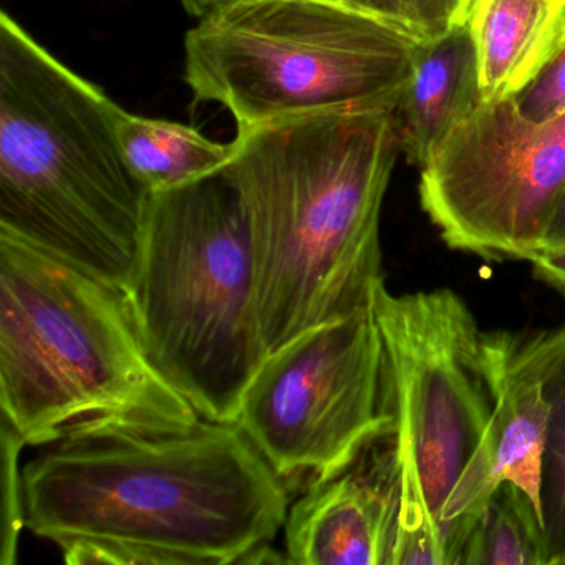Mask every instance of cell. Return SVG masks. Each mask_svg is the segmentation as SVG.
<instances>
[{
	"mask_svg": "<svg viewBox=\"0 0 565 565\" xmlns=\"http://www.w3.org/2000/svg\"><path fill=\"white\" fill-rule=\"evenodd\" d=\"M224 174L243 204L266 352L373 307L380 220L399 150L393 110L294 115L237 131Z\"/></svg>",
	"mask_w": 565,
	"mask_h": 565,
	"instance_id": "7a4b0ae2",
	"label": "cell"
},
{
	"mask_svg": "<svg viewBox=\"0 0 565 565\" xmlns=\"http://www.w3.org/2000/svg\"><path fill=\"white\" fill-rule=\"evenodd\" d=\"M458 565H551L542 512L531 495L504 482L469 532Z\"/></svg>",
	"mask_w": 565,
	"mask_h": 565,
	"instance_id": "2e32d148",
	"label": "cell"
},
{
	"mask_svg": "<svg viewBox=\"0 0 565 565\" xmlns=\"http://www.w3.org/2000/svg\"><path fill=\"white\" fill-rule=\"evenodd\" d=\"M22 481L25 525L68 565L276 562L290 504L241 426L204 418L75 429L42 446Z\"/></svg>",
	"mask_w": 565,
	"mask_h": 565,
	"instance_id": "6da1fadb",
	"label": "cell"
},
{
	"mask_svg": "<svg viewBox=\"0 0 565 565\" xmlns=\"http://www.w3.org/2000/svg\"><path fill=\"white\" fill-rule=\"evenodd\" d=\"M25 446L24 439L8 423L2 422V565L15 562L19 534L25 525L24 481L22 469L19 468V456Z\"/></svg>",
	"mask_w": 565,
	"mask_h": 565,
	"instance_id": "ac0fdd59",
	"label": "cell"
},
{
	"mask_svg": "<svg viewBox=\"0 0 565 565\" xmlns=\"http://www.w3.org/2000/svg\"><path fill=\"white\" fill-rule=\"evenodd\" d=\"M115 102L0 14V230L127 289L150 193Z\"/></svg>",
	"mask_w": 565,
	"mask_h": 565,
	"instance_id": "277c9868",
	"label": "cell"
},
{
	"mask_svg": "<svg viewBox=\"0 0 565 565\" xmlns=\"http://www.w3.org/2000/svg\"><path fill=\"white\" fill-rule=\"evenodd\" d=\"M565 190V111L522 117L514 98L481 102L422 167L419 201L451 249L525 260Z\"/></svg>",
	"mask_w": 565,
	"mask_h": 565,
	"instance_id": "9c48e42d",
	"label": "cell"
},
{
	"mask_svg": "<svg viewBox=\"0 0 565 565\" xmlns=\"http://www.w3.org/2000/svg\"><path fill=\"white\" fill-rule=\"evenodd\" d=\"M557 246H565V190L558 198L557 204H555L554 213H552L551 221H548L547 230H545L539 249Z\"/></svg>",
	"mask_w": 565,
	"mask_h": 565,
	"instance_id": "7402d4cb",
	"label": "cell"
},
{
	"mask_svg": "<svg viewBox=\"0 0 565 565\" xmlns=\"http://www.w3.org/2000/svg\"><path fill=\"white\" fill-rule=\"evenodd\" d=\"M236 423L287 484L333 478L390 438L388 366L373 307L267 353Z\"/></svg>",
	"mask_w": 565,
	"mask_h": 565,
	"instance_id": "ba28073f",
	"label": "cell"
},
{
	"mask_svg": "<svg viewBox=\"0 0 565 565\" xmlns=\"http://www.w3.org/2000/svg\"><path fill=\"white\" fill-rule=\"evenodd\" d=\"M148 355L211 422H236L267 352L243 204L224 171L151 193L127 289Z\"/></svg>",
	"mask_w": 565,
	"mask_h": 565,
	"instance_id": "5b68a950",
	"label": "cell"
},
{
	"mask_svg": "<svg viewBox=\"0 0 565 565\" xmlns=\"http://www.w3.org/2000/svg\"><path fill=\"white\" fill-rule=\"evenodd\" d=\"M180 2L188 14L201 19L210 12L223 8V6L231 4L234 0H180ZM333 2L352 6V8L360 9V11L372 12V14L382 15V18L392 19V21L402 22V24L412 28L402 0H333Z\"/></svg>",
	"mask_w": 565,
	"mask_h": 565,
	"instance_id": "ffe728a7",
	"label": "cell"
},
{
	"mask_svg": "<svg viewBox=\"0 0 565 565\" xmlns=\"http://www.w3.org/2000/svg\"><path fill=\"white\" fill-rule=\"evenodd\" d=\"M472 0H402L409 25L425 41L468 24Z\"/></svg>",
	"mask_w": 565,
	"mask_h": 565,
	"instance_id": "d6986e66",
	"label": "cell"
},
{
	"mask_svg": "<svg viewBox=\"0 0 565 565\" xmlns=\"http://www.w3.org/2000/svg\"><path fill=\"white\" fill-rule=\"evenodd\" d=\"M359 465V462H356ZM352 468L312 482L289 504L286 558L299 565H390L398 492L385 468Z\"/></svg>",
	"mask_w": 565,
	"mask_h": 565,
	"instance_id": "8fae6325",
	"label": "cell"
},
{
	"mask_svg": "<svg viewBox=\"0 0 565 565\" xmlns=\"http://www.w3.org/2000/svg\"><path fill=\"white\" fill-rule=\"evenodd\" d=\"M518 355L542 382L548 403L542 459L541 511L551 565L565 555V323L525 339L515 337Z\"/></svg>",
	"mask_w": 565,
	"mask_h": 565,
	"instance_id": "9a60e30c",
	"label": "cell"
},
{
	"mask_svg": "<svg viewBox=\"0 0 565 565\" xmlns=\"http://www.w3.org/2000/svg\"><path fill=\"white\" fill-rule=\"evenodd\" d=\"M0 406L29 446L201 418L157 369L117 284L0 230Z\"/></svg>",
	"mask_w": 565,
	"mask_h": 565,
	"instance_id": "3957f363",
	"label": "cell"
},
{
	"mask_svg": "<svg viewBox=\"0 0 565 565\" xmlns=\"http://www.w3.org/2000/svg\"><path fill=\"white\" fill-rule=\"evenodd\" d=\"M479 102L478 55L468 25L423 41L393 110L399 150L423 167Z\"/></svg>",
	"mask_w": 565,
	"mask_h": 565,
	"instance_id": "7c38bea8",
	"label": "cell"
},
{
	"mask_svg": "<svg viewBox=\"0 0 565 565\" xmlns=\"http://www.w3.org/2000/svg\"><path fill=\"white\" fill-rule=\"evenodd\" d=\"M557 565H565V555H564V557L561 558V561H558Z\"/></svg>",
	"mask_w": 565,
	"mask_h": 565,
	"instance_id": "603a6c76",
	"label": "cell"
},
{
	"mask_svg": "<svg viewBox=\"0 0 565 565\" xmlns=\"http://www.w3.org/2000/svg\"><path fill=\"white\" fill-rule=\"evenodd\" d=\"M114 124L128 168L150 194L220 173L234 154L233 141L217 143L196 128L130 114L118 104Z\"/></svg>",
	"mask_w": 565,
	"mask_h": 565,
	"instance_id": "5bb4252c",
	"label": "cell"
},
{
	"mask_svg": "<svg viewBox=\"0 0 565 565\" xmlns=\"http://www.w3.org/2000/svg\"><path fill=\"white\" fill-rule=\"evenodd\" d=\"M482 349L492 412L443 508V529L452 565H458L469 532L504 482L519 486L541 509L542 459L548 423L542 382L519 359L515 335L484 333Z\"/></svg>",
	"mask_w": 565,
	"mask_h": 565,
	"instance_id": "30bf717a",
	"label": "cell"
},
{
	"mask_svg": "<svg viewBox=\"0 0 565 565\" xmlns=\"http://www.w3.org/2000/svg\"><path fill=\"white\" fill-rule=\"evenodd\" d=\"M525 263L531 264L537 279L565 296V246L542 247L529 254Z\"/></svg>",
	"mask_w": 565,
	"mask_h": 565,
	"instance_id": "44dd1931",
	"label": "cell"
},
{
	"mask_svg": "<svg viewBox=\"0 0 565 565\" xmlns=\"http://www.w3.org/2000/svg\"><path fill=\"white\" fill-rule=\"evenodd\" d=\"M564 14L565 0H472L466 25L478 55L479 100L514 97L529 84Z\"/></svg>",
	"mask_w": 565,
	"mask_h": 565,
	"instance_id": "4fadbf2b",
	"label": "cell"
},
{
	"mask_svg": "<svg viewBox=\"0 0 565 565\" xmlns=\"http://www.w3.org/2000/svg\"><path fill=\"white\" fill-rule=\"evenodd\" d=\"M392 405L398 492L390 565H452L441 512L492 412L482 339L451 289L376 290Z\"/></svg>",
	"mask_w": 565,
	"mask_h": 565,
	"instance_id": "52a82bcc",
	"label": "cell"
},
{
	"mask_svg": "<svg viewBox=\"0 0 565 565\" xmlns=\"http://www.w3.org/2000/svg\"><path fill=\"white\" fill-rule=\"evenodd\" d=\"M522 117L547 121L565 111V14L557 35L534 77L514 95Z\"/></svg>",
	"mask_w": 565,
	"mask_h": 565,
	"instance_id": "e0dca14e",
	"label": "cell"
},
{
	"mask_svg": "<svg viewBox=\"0 0 565 565\" xmlns=\"http://www.w3.org/2000/svg\"><path fill=\"white\" fill-rule=\"evenodd\" d=\"M425 39L333 0H234L184 39V81L237 131L320 111L395 110Z\"/></svg>",
	"mask_w": 565,
	"mask_h": 565,
	"instance_id": "8992f818",
	"label": "cell"
}]
</instances>
